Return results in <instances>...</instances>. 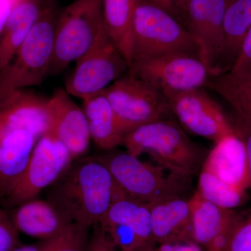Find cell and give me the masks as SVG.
<instances>
[{
	"mask_svg": "<svg viewBox=\"0 0 251 251\" xmlns=\"http://www.w3.org/2000/svg\"><path fill=\"white\" fill-rule=\"evenodd\" d=\"M39 138L26 129L0 134V202L11 192L27 166Z\"/></svg>",
	"mask_w": 251,
	"mask_h": 251,
	"instance_id": "obj_16",
	"label": "cell"
},
{
	"mask_svg": "<svg viewBox=\"0 0 251 251\" xmlns=\"http://www.w3.org/2000/svg\"><path fill=\"white\" fill-rule=\"evenodd\" d=\"M251 27V0H229L225 12L222 53L217 75L228 72L233 66Z\"/></svg>",
	"mask_w": 251,
	"mask_h": 251,
	"instance_id": "obj_21",
	"label": "cell"
},
{
	"mask_svg": "<svg viewBox=\"0 0 251 251\" xmlns=\"http://www.w3.org/2000/svg\"><path fill=\"white\" fill-rule=\"evenodd\" d=\"M207 87L223 97L236 116L251 126V70L230 69L211 77Z\"/></svg>",
	"mask_w": 251,
	"mask_h": 251,
	"instance_id": "obj_23",
	"label": "cell"
},
{
	"mask_svg": "<svg viewBox=\"0 0 251 251\" xmlns=\"http://www.w3.org/2000/svg\"><path fill=\"white\" fill-rule=\"evenodd\" d=\"M166 96L173 115L188 131L217 143L234 134L230 119L204 89L172 92Z\"/></svg>",
	"mask_w": 251,
	"mask_h": 251,
	"instance_id": "obj_11",
	"label": "cell"
},
{
	"mask_svg": "<svg viewBox=\"0 0 251 251\" xmlns=\"http://www.w3.org/2000/svg\"><path fill=\"white\" fill-rule=\"evenodd\" d=\"M94 232L90 237L87 251H110L97 226H94Z\"/></svg>",
	"mask_w": 251,
	"mask_h": 251,
	"instance_id": "obj_36",
	"label": "cell"
},
{
	"mask_svg": "<svg viewBox=\"0 0 251 251\" xmlns=\"http://www.w3.org/2000/svg\"><path fill=\"white\" fill-rule=\"evenodd\" d=\"M90 228L72 223L60 233L42 241L39 251H87L90 237Z\"/></svg>",
	"mask_w": 251,
	"mask_h": 251,
	"instance_id": "obj_28",
	"label": "cell"
},
{
	"mask_svg": "<svg viewBox=\"0 0 251 251\" xmlns=\"http://www.w3.org/2000/svg\"><path fill=\"white\" fill-rule=\"evenodd\" d=\"M97 157L108 168L123 195L148 204L173 196H184L191 184V176L158 164L153 166L127 151L110 150Z\"/></svg>",
	"mask_w": 251,
	"mask_h": 251,
	"instance_id": "obj_4",
	"label": "cell"
},
{
	"mask_svg": "<svg viewBox=\"0 0 251 251\" xmlns=\"http://www.w3.org/2000/svg\"><path fill=\"white\" fill-rule=\"evenodd\" d=\"M224 251H251V210L247 214H238Z\"/></svg>",
	"mask_w": 251,
	"mask_h": 251,
	"instance_id": "obj_29",
	"label": "cell"
},
{
	"mask_svg": "<svg viewBox=\"0 0 251 251\" xmlns=\"http://www.w3.org/2000/svg\"><path fill=\"white\" fill-rule=\"evenodd\" d=\"M188 200L184 196H173L149 204L157 245L193 242Z\"/></svg>",
	"mask_w": 251,
	"mask_h": 251,
	"instance_id": "obj_18",
	"label": "cell"
},
{
	"mask_svg": "<svg viewBox=\"0 0 251 251\" xmlns=\"http://www.w3.org/2000/svg\"><path fill=\"white\" fill-rule=\"evenodd\" d=\"M45 7L40 0H21L15 6L0 37V72L14 57Z\"/></svg>",
	"mask_w": 251,
	"mask_h": 251,
	"instance_id": "obj_22",
	"label": "cell"
},
{
	"mask_svg": "<svg viewBox=\"0 0 251 251\" xmlns=\"http://www.w3.org/2000/svg\"><path fill=\"white\" fill-rule=\"evenodd\" d=\"M137 0H102L104 25L128 64L132 60L131 27Z\"/></svg>",
	"mask_w": 251,
	"mask_h": 251,
	"instance_id": "obj_24",
	"label": "cell"
},
{
	"mask_svg": "<svg viewBox=\"0 0 251 251\" xmlns=\"http://www.w3.org/2000/svg\"><path fill=\"white\" fill-rule=\"evenodd\" d=\"M18 232L45 241L64 230L72 221L48 200L36 198L8 210Z\"/></svg>",
	"mask_w": 251,
	"mask_h": 251,
	"instance_id": "obj_15",
	"label": "cell"
},
{
	"mask_svg": "<svg viewBox=\"0 0 251 251\" xmlns=\"http://www.w3.org/2000/svg\"><path fill=\"white\" fill-rule=\"evenodd\" d=\"M126 72H128V63L104 25L92 47L75 62L64 89L83 100L103 92Z\"/></svg>",
	"mask_w": 251,
	"mask_h": 251,
	"instance_id": "obj_8",
	"label": "cell"
},
{
	"mask_svg": "<svg viewBox=\"0 0 251 251\" xmlns=\"http://www.w3.org/2000/svg\"><path fill=\"white\" fill-rule=\"evenodd\" d=\"M91 139L105 151L122 145L126 133L119 121L105 92L82 100Z\"/></svg>",
	"mask_w": 251,
	"mask_h": 251,
	"instance_id": "obj_19",
	"label": "cell"
},
{
	"mask_svg": "<svg viewBox=\"0 0 251 251\" xmlns=\"http://www.w3.org/2000/svg\"><path fill=\"white\" fill-rule=\"evenodd\" d=\"M151 251H204L193 242L167 243L158 244Z\"/></svg>",
	"mask_w": 251,
	"mask_h": 251,
	"instance_id": "obj_33",
	"label": "cell"
},
{
	"mask_svg": "<svg viewBox=\"0 0 251 251\" xmlns=\"http://www.w3.org/2000/svg\"><path fill=\"white\" fill-rule=\"evenodd\" d=\"M189 0H177V4L179 6L180 11L183 15L185 20V11H186V6H187L188 2Z\"/></svg>",
	"mask_w": 251,
	"mask_h": 251,
	"instance_id": "obj_38",
	"label": "cell"
},
{
	"mask_svg": "<svg viewBox=\"0 0 251 251\" xmlns=\"http://www.w3.org/2000/svg\"><path fill=\"white\" fill-rule=\"evenodd\" d=\"M104 28L102 0H75L57 17L49 75H56L92 47Z\"/></svg>",
	"mask_w": 251,
	"mask_h": 251,
	"instance_id": "obj_6",
	"label": "cell"
},
{
	"mask_svg": "<svg viewBox=\"0 0 251 251\" xmlns=\"http://www.w3.org/2000/svg\"><path fill=\"white\" fill-rule=\"evenodd\" d=\"M57 17L46 6L14 57L0 72V104L29 87L40 85L49 75Z\"/></svg>",
	"mask_w": 251,
	"mask_h": 251,
	"instance_id": "obj_3",
	"label": "cell"
},
{
	"mask_svg": "<svg viewBox=\"0 0 251 251\" xmlns=\"http://www.w3.org/2000/svg\"><path fill=\"white\" fill-rule=\"evenodd\" d=\"M11 251H39V244H29V245H19Z\"/></svg>",
	"mask_w": 251,
	"mask_h": 251,
	"instance_id": "obj_37",
	"label": "cell"
},
{
	"mask_svg": "<svg viewBox=\"0 0 251 251\" xmlns=\"http://www.w3.org/2000/svg\"><path fill=\"white\" fill-rule=\"evenodd\" d=\"M47 200L73 223L93 227L123 195L97 156L72 162L50 187Z\"/></svg>",
	"mask_w": 251,
	"mask_h": 251,
	"instance_id": "obj_1",
	"label": "cell"
},
{
	"mask_svg": "<svg viewBox=\"0 0 251 251\" xmlns=\"http://www.w3.org/2000/svg\"><path fill=\"white\" fill-rule=\"evenodd\" d=\"M131 39L130 65L141 59L173 52L199 55L197 44L187 27L166 10L148 0H137Z\"/></svg>",
	"mask_w": 251,
	"mask_h": 251,
	"instance_id": "obj_5",
	"label": "cell"
},
{
	"mask_svg": "<svg viewBox=\"0 0 251 251\" xmlns=\"http://www.w3.org/2000/svg\"><path fill=\"white\" fill-rule=\"evenodd\" d=\"M229 0H189L185 11L187 29L196 41L201 60L217 75L223 49L225 12Z\"/></svg>",
	"mask_w": 251,
	"mask_h": 251,
	"instance_id": "obj_12",
	"label": "cell"
},
{
	"mask_svg": "<svg viewBox=\"0 0 251 251\" xmlns=\"http://www.w3.org/2000/svg\"><path fill=\"white\" fill-rule=\"evenodd\" d=\"M191 238L193 242L206 248L235 221L237 214L203 198L196 191L189 198Z\"/></svg>",
	"mask_w": 251,
	"mask_h": 251,
	"instance_id": "obj_20",
	"label": "cell"
},
{
	"mask_svg": "<svg viewBox=\"0 0 251 251\" xmlns=\"http://www.w3.org/2000/svg\"><path fill=\"white\" fill-rule=\"evenodd\" d=\"M122 145L133 156L147 153L160 166L191 176L201 173L208 154L172 119L138 127L126 135Z\"/></svg>",
	"mask_w": 251,
	"mask_h": 251,
	"instance_id": "obj_2",
	"label": "cell"
},
{
	"mask_svg": "<svg viewBox=\"0 0 251 251\" xmlns=\"http://www.w3.org/2000/svg\"><path fill=\"white\" fill-rule=\"evenodd\" d=\"M48 110L50 133L67 147L74 161L85 156L92 139L83 109L65 89L58 88L48 99Z\"/></svg>",
	"mask_w": 251,
	"mask_h": 251,
	"instance_id": "obj_13",
	"label": "cell"
},
{
	"mask_svg": "<svg viewBox=\"0 0 251 251\" xmlns=\"http://www.w3.org/2000/svg\"><path fill=\"white\" fill-rule=\"evenodd\" d=\"M16 129L29 130L39 138L49 132L48 99L23 90L0 104V134Z\"/></svg>",
	"mask_w": 251,
	"mask_h": 251,
	"instance_id": "obj_14",
	"label": "cell"
},
{
	"mask_svg": "<svg viewBox=\"0 0 251 251\" xmlns=\"http://www.w3.org/2000/svg\"><path fill=\"white\" fill-rule=\"evenodd\" d=\"M128 73L163 94L207 87L212 77L199 55L173 52L132 63Z\"/></svg>",
	"mask_w": 251,
	"mask_h": 251,
	"instance_id": "obj_9",
	"label": "cell"
},
{
	"mask_svg": "<svg viewBox=\"0 0 251 251\" xmlns=\"http://www.w3.org/2000/svg\"><path fill=\"white\" fill-rule=\"evenodd\" d=\"M74 158L67 147L48 132L36 142L21 179L1 203L7 210L37 198L72 164Z\"/></svg>",
	"mask_w": 251,
	"mask_h": 251,
	"instance_id": "obj_10",
	"label": "cell"
},
{
	"mask_svg": "<svg viewBox=\"0 0 251 251\" xmlns=\"http://www.w3.org/2000/svg\"><path fill=\"white\" fill-rule=\"evenodd\" d=\"M104 92L126 135L151 122L171 120L173 115L164 94L128 72Z\"/></svg>",
	"mask_w": 251,
	"mask_h": 251,
	"instance_id": "obj_7",
	"label": "cell"
},
{
	"mask_svg": "<svg viewBox=\"0 0 251 251\" xmlns=\"http://www.w3.org/2000/svg\"><path fill=\"white\" fill-rule=\"evenodd\" d=\"M101 220L126 225L148 245H157L153 237L150 205L147 203L122 195L114 201Z\"/></svg>",
	"mask_w": 251,
	"mask_h": 251,
	"instance_id": "obj_25",
	"label": "cell"
},
{
	"mask_svg": "<svg viewBox=\"0 0 251 251\" xmlns=\"http://www.w3.org/2000/svg\"><path fill=\"white\" fill-rule=\"evenodd\" d=\"M236 134L242 139L247 150L248 161H249V178H250V188H251V126L243 122L241 119L234 115L230 119Z\"/></svg>",
	"mask_w": 251,
	"mask_h": 251,
	"instance_id": "obj_31",
	"label": "cell"
},
{
	"mask_svg": "<svg viewBox=\"0 0 251 251\" xmlns=\"http://www.w3.org/2000/svg\"><path fill=\"white\" fill-rule=\"evenodd\" d=\"M95 226L110 251H151L154 248L143 242L133 229L126 225L101 220Z\"/></svg>",
	"mask_w": 251,
	"mask_h": 251,
	"instance_id": "obj_27",
	"label": "cell"
},
{
	"mask_svg": "<svg viewBox=\"0 0 251 251\" xmlns=\"http://www.w3.org/2000/svg\"><path fill=\"white\" fill-rule=\"evenodd\" d=\"M197 192L204 199L224 209H232L247 201V191L225 182L206 170L199 173Z\"/></svg>",
	"mask_w": 251,
	"mask_h": 251,
	"instance_id": "obj_26",
	"label": "cell"
},
{
	"mask_svg": "<svg viewBox=\"0 0 251 251\" xmlns=\"http://www.w3.org/2000/svg\"><path fill=\"white\" fill-rule=\"evenodd\" d=\"M21 0H0V37L15 6Z\"/></svg>",
	"mask_w": 251,
	"mask_h": 251,
	"instance_id": "obj_34",
	"label": "cell"
},
{
	"mask_svg": "<svg viewBox=\"0 0 251 251\" xmlns=\"http://www.w3.org/2000/svg\"><path fill=\"white\" fill-rule=\"evenodd\" d=\"M230 69L251 70V27L244 41L240 53Z\"/></svg>",
	"mask_w": 251,
	"mask_h": 251,
	"instance_id": "obj_32",
	"label": "cell"
},
{
	"mask_svg": "<svg viewBox=\"0 0 251 251\" xmlns=\"http://www.w3.org/2000/svg\"><path fill=\"white\" fill-rule=\"evenodd\" d=\"M148 1L166 10L179 21L184 18L178 6L177 0H148Z\"/></svg>",
	"mask_w": 251,
	"mask_h": 251,
	"instance_id": "obj_35",
	"label": "cell"
},
{
	"mask_svg": "<svg viewBox=\"0 0 251 251\" xmlns=\"http://www.w3.org/2000/svg\"><path fill=\"white\" fill-rule=\"evenodd\" d=\"M202 169L240 189L247 191L250 188L247 150L244 142L236 133L215 143L208 153Z\"/></svg>",
	"mask_w": 251,
	"mask_h": 251,
	"instance_id": "obj_17",
	"label": "cell"
},
{
	"mask_svg": "<svg viewBox=\"0 0 251 251\" xmlns=\"http://www.w3.org/2000/svg\"><path fill=\"white\" fill-rule=\"evenodd\" d=\"M18 234L9 211L0 202V251H11L21 245Z\"/></svg>",
	"mask_w": 251,
	"mask_h": 251,
	"instance_id": "obj_30",
	"label": "cell"
}]
</instances>
